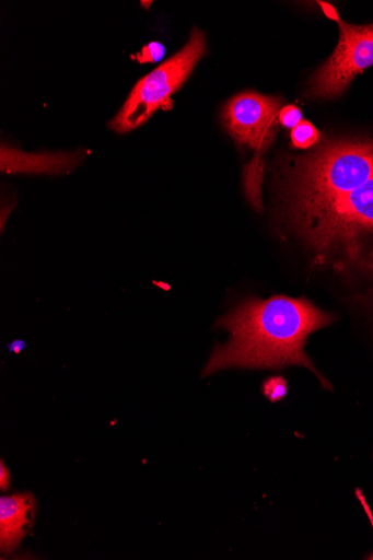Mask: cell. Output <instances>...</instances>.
Listing matches in <instances>:
<instances>
[{"mask_svg":"<svg viewBox=\"0 0 373 560\" xmlns=\"http://www.w3.org/2000/svg\"><path fill=\"white\" fill-rule=\"evenodd\" d=\"M336 319L305 298L277 295L246 300L219 319L217 327L228 330L231 338L212 351L202 376L235 368L281 370L298 365L310 370L325 388L331 389L330 383L313 366L304 347L311 334Z\"/></svg>","mask_w":373,"mask_h":560,"instance_id":"1","label":"cell"},{"mask_svg":"<svg viewBox=\"0 0 373 560\" xmlns=\"http://www.w3.org/2000/svg\"><path fill=\"white\" fill-rule=\"evenodd\" d=\"M288 219L318 260L345 276L373 280V176Z\"/></svg>","mask_w":373,"mask_h":560,"instance_id":"2","label":"cell"},{"mask_svg":"<svg viewBox=\"0 0 373 560\" xmlns=\"http://www.w3.org/2000/svg\"><path fill=\"white\" fill-rule=\"evenodd\" d=\"M206 55L205 34L195 28L180 52L141 79L110 127L119 133L132 131L159 108H167L176 93Z\"/></svg>","mask_w":373,"mask_h":560,"instance_id":"3","label":"cell"},{"mask_svg":"<svg viewBox=\"0 0 373 560\" xmlns=\"http://www.w3.org/2000/svg\"><path fill=\"white\" fill-rule=\"evenodd\" d=\"M340 39L335 54L318 69L307 94L318 98L340 96L352 80L373 66V24L358 26L338 22Z\"/></svg>","mask_w":373,"mask_h":560,"instance_id":"4","label":"cell"},{"mask_svg":"<svg viewBox=\"0 0 373 560\" xmlns=\"http://www.w3.org/2000/svg\"><path fill=\"white\" fill-rule=\"evenodd\" d=\"M281 100L255 92L238 94L223 109V124L240 144L260 152L273 140Z\"/></svg>","mask_w":373,"mask_h":560,"instance_id":"5","label":"cell"},{"mask_svg":"<svg viewBox=\"0 0 373 560\" xmlns=\"http://www.w3.org/2000/svg\"><path fill=\"white\" fill-rule=\"evenodd\" d=\"M36 503L30 493L0 499V548L12 553L32 527Z\"/></svg>","mask_w":373,"mask_h":560,"instance_id":"6","label":"cell"},{"mask_svg":"<svg viewBox=\"0 0 373 560\" xmlns=\"http://www.w3.org/2000/svg\"><path fill=\"white\" fill-rule=\"evenodd\" d=\"M80 152L72 154H27L19 149L2 145V172L57 175L75 167L82 160Z\"/></svg>","mask_w":373,"mask_h":560,"instance_id":"7","label":"cell"},{"mask_svg":"<svg viewBox=\"0 0 373 560\" xmlns=\"http://www.w3.org/2000/svg\"><path fill=\"white\" fill-rule=\"evenodd\" d=\"M291 140L295 148L307 149L319 140V133L308 121L302 120L291 132Z\"/></svg>","mask_w":373,"mask_h":560,"instance_id":"8","label":"cell"},{"mask_svg":"<svg viewBox=\"0 0 373 560\" xmlns=\"http://www.w3.org/2000/svg\"><path fill=\"white\" fill-rule=\"evenodd\" d=\"M263 393L271 401L281 400L288 393V385L282 377H272L266 381L263 385Z\"/></svg>","mask_w":373,"mask_h":560,"instance_id":"9","label":"cell"},{"mask_svg":"<svg viewBox=\"0 0 373 560\" xmlns=\"http://www.w3.org/2000/svg\"><path fill=\"white\" fill-rule=\"evenodd\" d=\"M165 56V47L163 44L153 42L142 48L141 52L137 56L140 63H154L162 60Z\"/></svg>","mask_w":373,"mask_h":560,"instance_id":"10","label":"cell"},{"mask_svg":"<svg viewBox=\"0 0 373 560\" xmlns=\"http://www.w3.org/2000/svg\"><path fill=\"white\" fill-rule=\"evenodd\" d=\"M282 126L294 129L302 121V114L295 106L283 108L279 115Z\"/></svg>","mask_w":373,"mask_h":560,"instance_id":"11","label":"cell"},{"mask_svg":"<svg viewBox=\"0 0 373 560\" xmlns=\"http://www.w3.org/2000/svg\"><path fill=\"white\" fill-rule=\"evenodd\" d=\"M11 485V476L8 468L2 465H0V488H2L3 491L9 490Z\"/></svg>","mask_w":373,"mask_h":560,"instance_id":"12","label":"cell"},{"mask_svg":"<svg viewBox=\"0 0 373 560\" xmlns=\"http://www.w3.org/2000/svg\"><path fill=\"white\" fill-rule=\"evenodd\" d=\"M318 4L322 5V8L324 9L326 15L329 19L336 21L337 23L340 21V18H339L337 11L331 5H329L327 3H324V2L318 3Z\"/></svg>","mask_w":373,"mask_h":560,"instance_id":"13","label":"cell"},{"mask_svg":"<svg viewBox=\"0 0 373 560\" xmlns=\"http://www.w3.org/2000/svg\"><path fill=\"white\" fill-rule=\"evenodd\" d=\"M368 559H373V553L368 557Z\"/></svg>","mask_w":373,"mask_h":560,"instance_id":"14","label":"cell"}]
</instances>
